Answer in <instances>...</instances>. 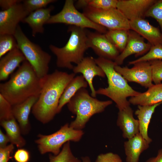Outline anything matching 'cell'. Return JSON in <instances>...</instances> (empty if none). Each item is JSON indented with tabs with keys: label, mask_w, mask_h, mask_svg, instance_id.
<instances>
[{
	"label": "cell",
	"mask_w": 162,
	"mask_h": 162,
	"mask_svg": "<svg viewBox=\"0 0 162 162\" xmlns=\"http://www.w3.org/2000/svg\"><path fill=\"white\" fill-rule=\"evenodd\" d=\"M149 62L152 67V81L155 84L161 83L162 60H154Z\"/></svg>",
	"instance_id": "cell-34"
},
{
	"label": "cell",
	"mask_w": 162,
	"mask_h": 162,
	"mask_svg": "<svg viewBox=\"0 0 162 162\" xmlns=\"http://www.w3.org/2000/svg\"><path fill=\"white\" fill-rule=\"evenodd\" d=\"M72 70L75 74H82L91 90V96L95 98L97 94L93 85V79L96 76L104 77L106 75L102 69L97 64L95 58L92 56L84 57L80 63L74 66Z\"/></svg>",
	"instance_id": "cell-15"
},
{
	"label": "cell",
	"mask_w": 162,
	"mask_h": 162,
	"mask_svg": "<svg viewBox=\"0 0 162 162\" xmlns=\"http://www.w3.org/2000/svg\"><path fill=\"white\" fill-rule=\"evenodd\" d=\"M39 96H33L22 102L12 106L13 115L17 122L22 134H28L31 129L29 116Z\"/></svg>",
	"instance_id": "cell-16"
},
{
	"label": "cell",
	"mask_w": 162,
	"mask_h": 162,
	"mask_svg": "<svg viewBox=\"0 0 162 162\" xmlns=\"http://www.w3.org/2000/svg\"><path fill=\"white\" fill-rule=\"evenodd\" d=\"M12 106L0 94V121L8 119L14 117L12 112Z\"/></svg>",
	"instance_id": "cell-33"
},
{
	"label": "cell",
	"mask_w": 162,
	"mask_h": 162,
	"mask_svg": "<svg viewBox=\"0 0 162 162\" xmlns=\"http://www.w3.org/2000/svg\"><path fill=\"white\" fill-rule=\"evenodd\" d=\"M81 159L82 162H91L90 158L88 156L82 157Z\"/></svg>",
	"instance_id": "cell-41"
},
{
	"label": "cell",
	"mask_w": 162,
	"mask_h": 162,
	"mask_svg": "<svg viewBox=\"0 0 162 162\" xmlns=\"http://www.w3.org/2000/svg\"><path fill=\"white\" fill-rule=\"evenodd\" d=\"M145 162H162V148L159 150L155 157L150 158Z\"/></svg>",
	"instance_id": "cell-40"
},
{
	"label": "cell",
	"mask_w": 162,
	"mask_h": 162,
	"mask_svg": "<svg viewBox=\"0 0 162 162\" xmlns=\"http://www.w3.org/2000/svg\"><path fill=\"white\" fill-rule=\"evenodd\" d=\"M145 17H152L156 20L162 33V0H157L147 11Z\"/></svg>",
	"instance_id": "cell-31"
},
{
	"label": "cell",
	"mask_w": 162,
	"mask_h": 162,
	"mask_svg": "<svg viewBox=\"0 0 162 162\" xmlns=\"http://www.w3.org/2000/svg\"><path fill=\"white\" fill-rule=\"evenodd\" d=\"M131 68L116 65L115 70L127 81L134 82L146 88H148L154 84L152 83V69L149 62H143L133 64Z\"/></svg>",
	"instance_id": "cell-10"
},
{
	"label": "cell",
	"mask_w": 162,
	"mask_h": 162,
	"mask_svg": "<svg viewBox=\"0 0 162 162\" xmlns=\"http://www.w3.org/2000/svg\"><path fill=\"white\" fill-rule=\"evenodd\" d=\"M55 0H25L22 4L27 10L31 13L37 10L45 7L49 4L54 2Z\"/></svg>",
	"instance_id": "cell-32"
},
{
	"label": "cell",
	"mask_w": 162,
	"mask_h": 162,
	"mask_svg": "<svg viewBox=\"0 0 162 162\" xmlns=\"http://www.w3.org/2000/svg\"><path fill=\"white\" fill-rule=\"evenodd\" d=\"M162 104V102L151 106L138 105L135 112L138 119L139 133L149 144L152 140L148 134L149 125L155 109Z\"/></svg>",
	"instance_id": "cell-23"
},
{
	"label": "cell",
	"mask_w": 162,
	"mask_h": 162,
	"mask_svg": "<svg viewBox=\"0 0 162 162\" xmlns=\"http://www.w3.org/2000/svg\"><path fill=\"white\" fill-rule=\"evenodd\" d=\"M14 158L16 162H28L30 158L29 152L23 148H19L15 152Z\"/></svg>",
	"instance_id": "cell-36"
},
{
	"label": "cell",
	"mask_w": 162,
	"mask_h": 162,
	"mask_svg": "<svg viewBox=\"0 0 162 162\" xmlns=\"http://www.w3.org/2000/svg\"><path fill=\"white\" fill-rule=\"evenodd\" d=\"M42 78L37 75L27 60L10 76L9 80L0 84V94L13 106L33 96H39Z\"/></svg>",
	"instance_id": "cell-2"
},
{
	"label": "cell",
	"mask_w": 162,
	"mask_h": 162,
	"mask_svg": "<svg viewBox=\"0 0 162 162\" xmlns=\"http://www.w3.org/2000/svg\"><path fill=\"white\" fill-rule=\"evenodd\" d=\"M17 46L32 66L38 76L41 79L48 74L51 56L38 45L32 42L22 31L19 25L14 35Z\"/></svg>",
	"instance_id": "cell-6"
},
{
	"label": "cell",
	"mask_w": 162,
	"mask_h": 162,
	"mask_svg": "<svg viewBox=\"0 0 162 162\" xmlns=\"http://www.w3.org/2000/svg\"><path fill=\"white\" fill-rule=\"evenodd\" d=\"M95 162H123L120 157L112 152L101 154L97 157Z\"/></svg>",
	"instance_id": "cell-35"
},
{
	"label": "cell",
	"mask_w": 162,
	"mask_h": 162,
	"mask_svg": "<svg viewBox=\"0 0 162 162\" xmlns=\"http://www.w3.org/2000/svg\"><path fill=\"white\" fill-rule=\"evenodd\" d=\"M64 23L85 29L89 28L105 34V28L91 21L83 13L79 12L73 0H66L62 10L58 14L51 16L46 24Z\"/></svg>",
	"instance_id": "cell-8"
},
{
	"label": "cell",
	"mask_w": 162,
	"mask_h": 162,
	"mask_svg": "<svg viewBox=\"0 0 162 162\" xmlns=\"http://www.w3.org/2000/svg\"><path fill=\"white\" fill-rule=\"evenodd\" d=\"M49 162H82L73 154L70 148V141L65 143L62 150L57 155L50 154Z\"/></svg>",
	"instance_id": "cell-28"
},
{
	"label": "cell",
	"mask_w": 162,
	"mask_h": 162,
	"mask_svg": "<svg viewBox=\"0 0 162 162\" xmlns=\"http://www.w3.org/2000/svg\"><path fill=\"white\" fill-rule=\"evenodd\" d=\"M151 46L149 43L145 42L144 38L139 34L130 30L126 46L114 62L117 65H122L126 58L131 55L134 54L138 56L146 53Z\"/></svg>",
	"instance_id": "cell-13"
},
{
	"label": "cell",
	"mask_w": 162,
	"mask_h": 162,
	"mask_svg": "<svg viewBox=\"0 0 162 162\" xmlns=\"http://www.w3.org/2000/svg\"><path fill=\"white\" fill-rule=\"evenodd\" d=\"M83 13L91 21L108 30H130L129 21L116 8L101 10L86 8Z\"/></svg>",
	"instance_id": "cell-9"
},
{
	"label": "cell",
	"mask_w": 162,
	"mask_h": 162,
	"mask_svg": "<svg viewBox=\"0 0 162 162\" xmlns=\"http://www.w3.org/2000/svg\"><path fill=\"white\" fill-rule=\"evenodd\" d=\"M129 30H108L105 34L108 39L114 45L119 52H121L124 50L127 44Z\"/></svg>",
	"instance_id": "cell-26"
},
{
	"label": "cell",
	"mask_w": 162,
	"mask_h": 162,
	"mask_svg": "<svg viewBox=\"0 0 162 162\" xmlns=\"http://www.w3.org/2000/svg\"><path fill=\"white\" fill-rule=\"evenodd\" d=\"M14 148V145L11 143L4 148H0V162H8L12 158L10 155Z\"/></svg>",
	"instance_id": "cell-37"
},
{
	"label": "cell",
	"mask_w": 162,
	"mask_h": 162,
	"mask_svg": "<svg viewBox=\"0 0 162 162\" xmlns=\"http://www.w3.org/2000/svg\"><path fill=\"white\" fill-rule=\"evenodd\" d=\"M130 30L147 40L152 46L162 45V33L159 29L150 24L144 18L129 21Z\"/></svg>",
	"instance_id": "cell-17"
},
{
	"label": "cell",
	"mask_w": 162,
	"mask_h": 162,
	"mask_svg": "<svg viewBox=\"0 0 162 162\" xmlns=\"http://www.w3.org/2000/svg\"><path fill=\"white\" fill-rule=\"evenodd\" d=\"M75 74L56 70L42 78L41 91L32 110V114L37 120L46 124L53 119L57 114L62 95Z\"/></svg>",
	"instance_id": "cell-1"
},
{
	"label": "cell",
	"mask_w": 162,
	"mask_h": 162,
	"mask_svg": "<svg viewBox=\"0 0 162 162\" xmlns=\"http://www.w3.org/2000/svg\"><path fill=\"white\" fill-rule=\"evenodd\" d=\"M133 112L129 106L122 110H119L118 113L117 125L122 132L123 137L128 140L139 133L138 121L134 117Z\"/></svg>",
	"instance_id": "cell-19"
},
{
	"label": "cell",
	"mask_w": 162,
	"mask_h": 162,
	"mask_svg": "<svg viewBox=\"0 0 162 162\" xmlns=\"http://www.w3.org/2000/svg\"><path fill=\"white\" fill-rule=\"evenodd\" d=\"M21 1L19 0H0V6L3 10H5L21 2Z\"/></svg>",
	"instance_id": "cell-38"
},
{
	"label": "cell",
	"mask_w": 162,
	"mask_h": 162,
	"mask_svg": "<svg viewBox=\"0 0 162 162\" xmlns=\"http://www.w3.org/2000/svg\"><path fill=\"white\" fill-rule=\"evenodd\" d=\"M10 142L9 139L7 134H4L0 129V148H4L6 147L8 143Z\"/></svg>",
	"instance_id": "cell-39"
},
{
	"label": "cell",
	"mask_w": 162,
	"mask_h": 162,
	"mask_svg": "<svg viewBox=\"0 0 162 162\" xmlns=\"http://www.w3.org/2000/svg\"><path fill=\"white\" fill-rule=\"evenodd\" d=\"M26 59L18 47L0 58V80H6L15 69Z\"/></svg>",
	"instance_id": "cell-18"
},
{
	"label": "cell",
	"mask_w": 162,
	"mask_h": 162,
	"mask_svg": "<svg viewBox=\"0 0 162 162\" xmlns=\"http://www.w3.org/2000/svg\"><path fill=\"white\" fill-rule=\"evenodd\" d=\"M157 0H118L116 8L129 20L144 18L149 8Z\"/></svg>",
	"instance_id": "cell-14"
},
{
	"label": "cell",
	"mask_w": 162,
	"mask_h": 162,
	"mask_svg": "<svg viewBox=\"0 0 162 162\" xmlns=\"http://www.w3.org/2000/svg\"><path fill=\"white\" fill-rule=\"evenodd\" d=\"M89 48L99 57L114 61L119 52L105 34L86 31Z\"/></svg>",
	"instance_id": "cell-12"
},
{
	"label": "cell",
	"mask_w": 162,
	"mask_h": 162,
	"mask_svg": "<svg viewBox=\"0 0 162 162\" xmlns=\"http://www.w3.org/2000/svg\"><path fill=\"white\" fill-rule=\"evenodd\" d=\"M17 47V42L14 35L0 34V58Z\"/></svg>",
	"instance_id": "cell-30"
},
{
	"label": "cell",
	"mask_w": 162,
	"mask_h": 162,
	"mask_svg": "<svg viewBox=\"0 0 162 162\" xmlns=\"http://www.w3.org/2000/svg\"><path fill=\"white\" fill-rule=\"evenodd\" d=\"M154 60H162V45L152 46L148 51L143 56L135 60L130 61L129 65L140 62H150Z\"/></svg>",
	"instance_id": "cell-29"
},
{
	"label": "cell",
	"mask_w": 162,
	"mask_h": 162,
	"mask_svg": "<svg viewBox=\"0 0 162 162\" xmlns=\"http://www.w3.org/2000/svg\"><path fill=\"white\" fill-rule=\"evenodd\" d=\"M83 134L82 130L74 129L66 123L52 134L47 135L39 134L35 142L41 154L50 152L57 155L60 152L61 147L65 143L70 141H79Z\"/></svg>",
	"instance_id": "cell-7"
},
{
	"label": "cell",
	"mask_w": 162,
	"mask_h": 162,
	"mask_svg": "<svg viewBox=\"0 0 162 162\" xmlns=\"http://www.w3.org/2000/svg\"><path fill=\"white\" fill-rule=\"evenodd\" d=\"M68 31L70 36L64 46L59 48L51 44L49 48L56 57L57 67L72 70L74 66L72 63L77 64L80 63L84 57L85 52L89 48L85 29L70 26Z\"/></svg>",
	"instance_id": "cell-4"
},
{
	"label": "cell",
	"mask_w": 162,
	"mask_h": 162,
	"mask_svg": "<svg viewBox=\"0 0 162 162\" xmlns=\"http://www.w3.org/2000/svg\"><path fill=\"white\" fill-rule=\"evenodd\" d=\"M95 60L104 72L108 85L107 88H100L96 90V94L110 98L116 103L119 110L130 106L127 98L136 96L140 92L134 90L123 77L115 70L116 64L114 61L100 57L95 58Z\"/></svg>",
	"instance_id": "cell-3"
},
{
	"label": "cell",
	"mask_w": 162,
	"mask_h": 162,
	"mask_svg": "<svg viewBox=\"0 0 162 162\" xmlns=\"http://www.w3.org/2000/svg\"><path fill=\"white\" fill-rule=\"evenodd\" d=\"M29 13L22 3L0 11V34L14 35L19 23L26 17Z\"/></svg>",
	"instance_id": "cell-11"
},
{
	"label": "cell",
	"mask_w": 162,
	"mask_h": 162,
	"mask_svg": "<svg viewBox=\"0 0 162 162\" xmlns=\"http://www.w3.org/2000/svg\"><path fill=\"white\" fill-rule=\"evenodd\" d=\"M128 101L138 106H151L162 102V83L153 84L146 92L131 97Z\"/></svg>",
	"instance_id": "cell-22"
},
{
	"label": "cell",
	"mask_w": 162,
	"mask_h": 162,
	"mask_svg": "<svg viewBox=\"0 0 162 162\" xmlns=\"http://www.w3.org/2000/svg\"><path fill=\"white\" fill-rule=\"evenodd\" d=\"M118 0H79L76 6L79 8H89L98 10L116 8Z\"/></svg>",
	"instance_id": "cell-27"
},
{
	"label": "cell",
	"mask_w": 162,
	"mask_h": 162,
	"mask_svg": "<svg viewBox=\"0 0 162 162\" xmlns=\"http://www.w3.org/2000/svg\"><path fill=\"white\" fill-rule=\"evenodd\" d=\"M53 8L51 6L37 10L30 13L22 21V22L27 23L31 27L33 37H35L37 33H44L43 25L50 17V13Z\"/></svg>",
	"instance_id": "cell-21"
},
{
	"label": "cell",
	"mask_w": 162,
	"mask_h": 162,
	"mask_svg": "<svg viewBox=\"0 0 162 162\" xmlns=\"http://www.w3.org/2000/svg\"><path fill=\"white\" fill-rule=\"evenodd\" d=\"M112 103L111 100H100L90 95L86 88H81L67 104L69 110L76 116L70 126L82 130L93 116L102 112Z\"/></svg>",
	"instance_id": "cell-5"
},
{
	"label": "cell",
	"mask_w": 162,
	"mask_h": 162,
	"mask_svg": "<svg viewBox=\"0 0 162 162\" xmlns=\"http://www.w3.org/2000/svg\"><path fill=\"white\" fill-rule=\"evenodd\" d=\"M1 126L4 129L10 143L19 148L24 147L26 144L25 139L22 136L20 126L14 117L0 121Z\"/></svg>",
	"instance_id": "cell-25"
},
{
	"label": "cell",
	"mask_w": 162,
	"mask_h": 162,
	"mask_svg": "<svg viewBox=\"0 0 162 162\" xmlns=\"http://www.w3.org/2000/svg\"><path fill=\"white\" fill-rule=\"evenodd\" d=\"M149 144L139 133L124 142L126 162H138L141 154L148 149Z\"/></svg>",
	"instance_id": "cell-20"
},
{
	"label": "cell",
	"mask_w": 162,
	"mask_h": 162,
	"mask_svg": "<svg viewBox=\"0 0 162 162\" xmlns=\"http://www.w3.org/2000/svg\"><path fill=\"white\" fill-rule=\"evenodd\" d=\"M88 83L82 75L75 76L65 87L59 100L57 113L61 111L77 92L82 88H86Z\"/></svg>",
	"instance_id": "cell-24"
}]
</instances>
